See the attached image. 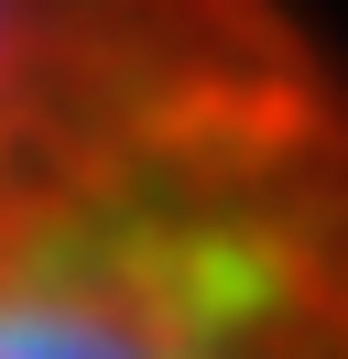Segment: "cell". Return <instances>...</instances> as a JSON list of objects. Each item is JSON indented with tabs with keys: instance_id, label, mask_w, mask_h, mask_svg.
<instances>
[{
	"instance_id": "obj_1",
	"label": "cell",
	"mask_w": 348,
	"mask_h": 359,
	"mask_svg": "<svg viewBox=\"0 0 348 359\" xmlns=\"http://www.w3.org/2000/svg\"><path fill=\"white\" fill-rule=\"evenodd\" d=\"M0 359H348V76L283 0H33Z\"/></svg>"
},
{
	"instance_id": "obj_2",
	"label": "cell",
	"mask_w": 348,
	"mask_h": 359,
	"mask_svg": "<svg viewBox=\"0 0 348 359\" xmlns=\"http://www.w3.org/2000/svg\"><path fill=\"white\" fill-rule=\"evenodd\" d=\"M22 33H33V0H0V109H11V66H22Z\"/></svg>"
}]
</instances>
